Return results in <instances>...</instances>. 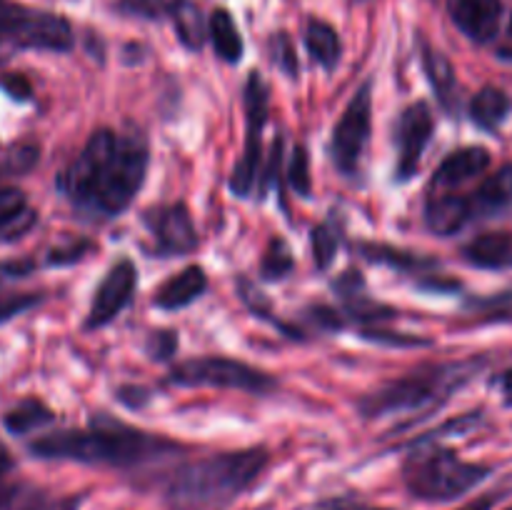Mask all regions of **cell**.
I'll return each instance as SVG.
<instances>
[{
  "mask_svg": "<svg viewBox=\"0 0 512 510\" xmlns=\"http://www.w3.org/2000/svg\"><path fill=\"white\" fill-rule=\"evenodd\" d=\"M208 33L213 40V48L220 60L225 63H240L243 58V35H240L238 25H235L233 15L225 8H215L208 20Z\"/></svg>",
  "mask_w": 512,
  "mask_h": 510,
  "instance_id": "27",
  "label": "cell"
},
{
  "mask_svg": "<svg viewBox=\"0 0 512 510\" xmlns=\"http://www.w3.org/2000/svg\"><path fill=\"white\" fill-rule=\"evenodd\" d=\"M245 103V148L243 158L235 163L230 175V190L238 198H248L255 188V180L260 178V158H263V128L268 120V85L258 70L248 75L243 90Z\"/></svg>",
  "mask_w": 512,
  "mask_h": 510,
  "instance_id": "8",
  "label": "cell"
},
{
  "mask_svg": "<svg viewBox=\"0 0 512 510\" xmlns=\"http://www.w3.org/2000/svg\"><path fill=\"white\" fill-rule=\"evenodd\" d=\"M333 510H388V508H370V505H360V503H335Z\"/></svg>",
  "mask_w": 512,
  "mask_h": 510,
  "instance_id": "46",
  "label": "cell"
},
{
  "mask_svg": "<svg viewBox=\"0 0 512 510\" xmlns=\"http://www.w3.org/2000/svg\"><path fill=\"white\" fill-rule=\"evenodd\" d=\"M310 245H313V258L320 270H328L333 265L335 255L340 248V230L335 223L315 225L310 233Z\"/></svg>",
  "mask_w": 512,
  "mask_h": 510,
  "instance_id": "32",
  "label": "cell"
},
{
  "mask_svg": "<svg viewBox=\"0 0 512 510\" xmlns=\"http://www.w3.org/2000/svg\"><path fill=\"white\" fill-rule=\"evenodd\" d=\"M55 420V413L50 405H45L43 400L28 395V398L18 400L15 405H10L3 413V428L8 430L15 438H25V435L35 433V430L45 428Z\"/></svg>",
  "mask_w": 512,
  "mask_h": 510,
  "instance_id": "25",
  "label": "cell"
},
{
  "mask_svg": "<svg viewBox=\"0 0 512 510\" xmlns=\"http://www.w3.org/2000/svg\"><path fill=\"white\" fill-rule=\"evenodd\" d=\"M305 48H308L310 58L325 70H333L343 58V40H340L338 30L330 23L320 18H310L308 28H305Z\"/></svg>",
  "mask_w": 512,
  "mask_h": 510,
  "instance_id": "26",
  "label": "cell"
},
{
  "mask_svg": "<svg viewBox=\"0 0 512 510\" xmlns=\"http://www.w3.org/2000/svg\"><path fill=\"white\" fill-rule=\"evenodd\" d=\"M83 495H53L30 483L0 478V510H78Z\"/></svg>",
  "mask_w": 512,
  "mask_h": 510,
  "instance_id": "16",
  "label": "cell"
},
{
  "mask_svg": "<svg viewBox=\"0 0 512 510\" xmlns=\"http://www.w3.org/2000/svg\"><path fill=\"white\" fill-rule=\"evenodd\" d=\"M0 90L8 93L13 100H18V103H28V100L33 98V85H30V80L20 73L0 75Z\"/></svg>",
  "mask_w": 512,
  "mask_h": 510,
  "instance_id": "41",
  "label": "cell"
},
{
  "mask_svg": "<svg viewBox=\"0 0 512 510\" xmlns=\"http://www.w3.org/2000/svg\"><path fill=\"white\" fill-rule=\"evenodd\" d=\"M178 445L168 438L133 428L110 415H98L88 428H65L30 440L28 453L40 460H73L85 465L133 468L148 460L175 453Z\"/></svg>",
  "mask_w": 512,
  "mask_h": 510,
  "instance_id": "2",
  "label": "cell"
},
{
  "mask_svg": "<svg viewBox=\"0 0 512 510\" xmlns=\"http://www.w3.org/2000/svg\"><path fill=\"white\" fill-rule=\"evenodd\" d=\"M420 60H423V70L428 75V83L433 85L435 95H438L440 105L448 113L458 108V78H455L453 63L443 50L433 48L425 38H420Z\"/></svg>",
  "mask_w": 512,
  "mask_h": 510,
  "instance_id": "21",
  "label": "cell"
},
{
  "mask_svg": "<svg viewBox=\"0 0 512 510\" xmlns=\"http://www.w3.org/2000/svg\"><path fill=\"white\" fill-rule=\"evenodd\" d=\"M0 35L5 43L20 50H48V53H70L75 45L73 25L68 18L48 10H35L28 5L5 0L0 5Z\"/></svg>",
  "mask_w": 512,
  "mask_h": 510,
  "instance_id": "6",
  "label": "cell"
},
{
  "mask_svg": "<svg viewBox=\"0 0 512 510\" xmlns=\"http://www.w3.org/2000/svg\"><path fill=\"white\" fill-rule=\"evenodd\" d=\"M435 118L428 103H413L400 113L398 130H395V143H398V165H395V178L400 183L413 178L423 163V153L433 138Z\"/></svg>",
  "mask_w": 512,
  "mask_h": 510,
  "instance_id": "10",
  "label": "cell"
},
{
  "mask_svg": "<svg viewBox=\"0 0 512 510\" xmlns=\"http://www.w3.org/2000/svg\"><path fill=\"white\" fill-rule=\"evenodd\" d=\"M365 340L378 345H390V348H428L433 345L430 338H420V335H410V333H395V330H385V328H363L360 330Z\"/></svg>",
  "mask_w": 512,
  "mask_h": 510,
  "instance_id": "34",
  "label": "cell"
},
{
  "mask_svg": "<svg viewBox=\"0 0 512 510\" xmlns=\"http://www.w3.org/2000/svg\"><path fill=\"white\" fill-rule=\"evenodd\" d=\"M512 203V163L503 165L495 170L493 175L478 185L473 195H470V205H473L475 218H490V215L500 213Z\"/></svg>",
  "mask_w": 512,
  "mask_h": 510,
  "instance_id": "22",
  "label": "cell"
},
{
  "mask_svg": "<svg viewBox=\"0 0 512 510\" xmlns=\"http://www.w3.org/2000/svg\"><path fill=\"white\" fill-rule=\"evenodd\" d=\"M168 18L173 20L175 35L188 50H200L210 38L208 23L195 0H170Z\"/></svg>",
  "mask_w": 512,
  "mask_h": 510,
  "instance_id": "24",
  "label": "cell"
},
{
  "mask_svg": "<svg viewBox=\"0 0 512 510\" xmlns=\"http://www.w3.org/2000/svg\"><path fill=\"white\" fill-rule=\"evenodd\" d=\"M510 35H512V18H510Z\"/></svg>",
  "mask_w": 512,
  "mask_h": 510,
  "instance_id": "48",
  "label": "cell"
},
{
  "mask_svg": "<svg viewBox=\"0 0 512 510\" xmlns=\"http://www.w3.org/2000/svg\"><path fill=\"white\" fill-rule=\"evenodd\" d=\"M288 180H290V188H293L300 198H308L310 190H313V183H310L308 153H305L303 145L295 148L293 160H290V168H288Z\"/></svg>",
  "mask_w": 512,
  "mask_h": 510,
  "instance_id": "38",
  "label": "cell"
},
{
  "mask_svg": "<svg viewBox=\"0 0 512 510\" xmlns=\"http://www.w3.org/2000/svg\"><path fill=\"white\" fill-rule=\"evenodd\" d=\"M310 318L315 320V323L320 325V328L325 330H340L343 328V318H340L338 310L328 308V305H313L310 308Z\"/></svg>",
  "mask_w": 512,
  "mask_h": 510,
  "instance_id": "42",
  "label": "cell"
},
{
  "mask_svg": "<svg viewBox=\"0 0 512 510\" xmlns=\"http://www.w3.org/2000/svg\"><path fill=\"white\" fill-rule=\"evenodd\" d=\"M295 268V258H293V250L290 245L285 243L283 238H270L268 248H265L263 260H260V275L265 280H283L293 273Z\"/></svg>",
  "mask_w": 512,
  "mask_h": 510,
  "instance_id": "31",
  "label": "cell"
},
{
  "mask_svg": "<svg viewBox=\"0 0 512 510\" xmlns=\"http://www.w3.org/2000/svg\"><path fill=\"white\" fill-rule=\"evenodd\" d=\"M148 173V145L143 135L118 138L110 128L95 130L78 158L60 173L58 188L75 210L93 218L120 215Z\"/></svg>",
  "mask_w": 512,
  "mask_h": 510,
  "instance_id": "1",
  "label": "cell"
},
{
  "mask_svg": "<svg viewBox=\"0 0 512 510\" xmlns=\"http://www.w3.org/2000/svg\"><path fill=\"white\" fill-rule=\"evenodd\" d=\"M5 3V0H0V5H3Z\"/></svg>",
  "mask_w": 512,
  "mask_h": 510,
  "instance_id": "50",
  "label": "cell"
},
{
  "mask_svg": "<svg viewBox=\"0 0 512 510\" xmlns=\"http://www.w3.org/2000/svg\"><path fill=\"white\" fill-rule=\"evenodd\" d=\"M510 110L508 95L503 93L495 85H485L483 90H478V95L470 103V115H473L475 123L485 130H495L505 123Z\"/></svg>",
  "mask_w": 512,
  "mask_h": 510,
  "instance_id": "29",
  "label": "cell"
},
{
  "mask_svg": "<svg viewBox=\"0 0 512 510\" xmlns=\"http://www.w3.org/2000/svg\"><path fill=\"white\" fill-rule=\"evenodd\" d=\"M455 28L468 40L488 45L503 25V0H445Z\"/></svg>",
  "mask_w": 512,
  "mask_h": 510,
  "instance_id": "13",
  "label": "cell"
},
{
  "mask_svg": "<svg viewBox=\"0 0 512 510\" xmlns=\"http://www.w3.org/2000/svg\"><path fill=\"white\" fill-rule=\"evenodd\" d=\"M468 310L480 315L483 323H512V290L470 300Z\"/></svg>",
  "mask_w": 512,
  "mask_h": 510,
  "instance_id": "33",
  "label": "cell"
},
{
  "mask_svg": "<svg viewBox=\"0 0 512 510\" xmlns=\"http://www.w3.org/2000/svg\"><path fill=\"white\" fill-rule=\"evenodd\" d=\"M13 470H15L13 453H10L8 445L0 440V478H8V473H13Z\"/></svg>",
  "mask_w": 512,
  "mask_h": 510,
  "instance_id": "43",
  "label": "cell"
},
{
  "mask_svg": "<svg viewBox=\"0 0 512 510\" xmlns=\"http://www.w3.org/2000/svg\"><path fill=\"white\" fill-rule=\"evenodd\" d=\"M118 13L140 20H160L168 15L170 0H118Z\"/></svg>",
  "mask_w": 512,
  "mask_h": 510,
  "instance_id": "37",
  "label": "cell"
},
{
  "mask_svg": "<svg viewBox=\"0 0 512 510\" xmlns=\"http://www.w3.org/2000/svg\"><path fill=\"white\" fill-rule=\"evenodd\" d=\"M335 293L340 295L345 305V313L353 320H360L365 328H373L375 323H383V320H393L395 310L388 308L383 303H375L373 298L365 290V278L358 270H345L338 280H335Z\"/></svg>",
  "mask_w": 512,
  "mask_h": 510,
  "instance_id": "14",
  "label": "cell"
},
{
  "mask_svg": "<svg viewBox=\"0 0 512 510\" xmlns=\"http://www.w3.org/2000/svg\"><path fill=\"white\" fill-rule=\"evenodd\" d=\"M490 475L488 465L468 463L443 445L418 448L405 458L403 480L410 495L428 503H448L470 493Z\"/></svg>",
  "mask_w": 512,
  "mask_h": 510,
  "instance_id": "5",
  "label": "cell"
},
{
  "mask_svg": "<svg viewBox=\"0 0 512 510\" xmlns=\"http://www.w3.org/2000/svg\"><path fill=\"white\" fill-rule=\"evenodd\" d=\"M33 270L35 263H30V260H0V325L43 303V293L13 288V283L28 278Z\"/></svg>",
  "mask_w": 512,
  "mask_h": 510,
  "instance_id": "17",
  "label": "cell"
},
{
  "mask_svg": "<svg viewBox=\"0 0 512 510\" xmlns=\"http://www.w3.org/2000/svg\"><path fill=\"white\" fill-rule=\"evenodd\" d=\"M270 55H273V63L278 65L288 78H298L300 63L298 55H295V45L288 33H275L273 38H270Z\"/></svg>",
  "mask_w": 512,
  "mask_h": 510,
  "instance_id": "35",
  "label": "cell"
},
{
  "mask_svg": "<svg viewBox=\"0 0 512 510\" xmlns=\"http://www.w3.org/2000/svg\"><path fill=\"white\" fill-rule=\"evenodd\" d=\"M370 125H373V95H370V83H365L353 95L333 130V160L340 173L348 178L358 173L363 163Z\"/></svg>",
  "mask_w": 512,
  "mask_h": 510,
  "instance_id": "9",
  "label": "cell"
},
{
  "mask_svg": "<svg viewBox=\"0 0 512 510\" xmlns=\"http://www.w3.org/2000/svg\"><path fill=\"white\" fill-rule=\"evenodd\" d=\"M145 350L153 360H168L178 350V335L173 330H155V333H150Z\"/></svg>",
  "mask_w": 512,
  "mask_h": 510,
  "instance_id": "40",
  "label": "cell"
},
{
  "mask_svg": "<svg viewBox=\"0 0 512 510\" xmlns=\"http://www.w3.org/2000/svg\"><path fill=\"white\" fill-rule=\"evenodd\" d=\"M500 390H503V395H505V403L512 405V368L508 370V373L500 375Z\"/></svg>",
  "mask_w": 512,
  "mask_h": 510,
  "instance_id": "45",
  "label": "cell"
},
{
  "mask_svg": "<svg viewBox=\"0 0 512 510\" xmlns=\"http://www.w3.org/2000/svg\"><path fill=\"white\" fill-rule=\"evenodd\" d=\"M150 235L155 238L160 255H188L198 248L200 238L195 230L190 210L183 203L155 205L148 208L143 215Z\"/></svg>",
  "mask_w": 512,
  "mask_h": 510,
  "instance_id": "11",
  "label": "cell"
},
{
  "mask_svg": "<svg viewBox=\"0 0 512 510\" xmlns=\"http://www.w3.org/2000/svg\"><path fill=\"white\" fill-rule=\"evenodd\" d=\"M493 505H495L493 495H485V498H478V500H473V503L463 505L460 510H493Z\"/></svg>",
  "mask_w": 512,
  "mask_h": 510,
  "instance_id": "44",
  "label": "cell"
},
{
  "mask_svg": "<svg viewBox=\"0 0 512 510\" xmlns=\"http://www.w3.org/2000/svg\"><path fill=\"white\" fill-rule=\"evenodd\" d=\"M38 160L40 148L35 143H28V140H25V143H18L10 148V155L8 160H5L3 168L8 175H28L30 170L38 165Z\"/></svg>",
  "mask_w": 512,
  "mask_h": 510,
  "instance_id": "36",
  "label": "cell"
},
{
  "mask_svg": "<svg viewBox=\"0 0 512 510\" xmlns=\"http://www.w3.org/2000/svg\"><path fill=\"white\" fill-rule=\"evenodd\" d=\"M268 460L265 448L200 458L175 470L165 488V500L173 510H223L263 475Z\"/></svg>",
  "mask_w": 512,
  "mask_h": 510,
  "instance_id": "3",
  "label": "cell"
},
{
  "mask_svg": "<svg viewBox=\"0 0 512 510\" xmlns=\"http://www.w3.org/2000/svg\"><path fill=\"white\" fill-rule=\"evenodd\" d=\"M38 225V213L15 185H0V243H15Z\"/></svg>",
  "mask_w": 512,
  "mask_h": 510,
  "instance_id": "19",
  "label": "cell"
},
{
  "mask_svg": "<svg viewBox=\"0 0 512 510\" xmlns=\"http://www.w3.org/2000/svg\"><path fill=\"white\" fill-rule=\"evenodd\" d=\"M463 258L475 268L505 270L512 268V235L483 233L463 248Z\"/></svg>",
  "mask_w": 512,
  "mask_h": 510,
  "instance_id": "23",
  "label": "cell"
},
{
  "mask_svg": "<svg viewBox=\"0 0 512 510\" xmlns=\"http://www.w3.org/2000/svg\"><path fill=\"white\" fill-rule=\"evenodd\" d=\"M5 175H8V173H5V168H0V178H5Z\"/></svg>",
  "mask_w": 512,
  "mask_h": 510,
  "instance_id": "47",
  "label": "cell"
},
{
  "mask_svg": "<svg viewBox=\"0 0 512 510\" xmlns=\"http://www.w3.org/2000/svg\"><path fill=\"white\" fill-rule=\"evenodd\" d=\"M360 258L370 260V263H380V265H388V268L395 270H425V268H435V260L428 258V255H420V253H410V250L403 248H395V245L388 243H358L355 245Z\"/></svg>",
  "mask_w": 512,
  "mask_h": 510,
  "instance_id": "28",
  "label": "cell"
},
{
  "mask_svg": "<svg viewBox=\"0 0 512 510\" xmlns=\"http://www.w3.org/2000/svg\"><path fill=\"white\" fill-rule=\"evenodd\" d=\"M208 288V275L200 265H188L173 278L165 280L158 290H155V305L163 310H180L188 308L190 303L200 298Z\"/></svg>",
  "mask_w": 512,
  "mask_h": 510,
  "instance_id": "20",
  "label": "cell"
},
{
  "mask_svg": "<svg viewBox=\"0 0 512 510\" xmlns=\"http://www.w3.org/2000/svg\"><path fill=\"white\" fill-rule=\"evenodd\" d=\"M0 43H5V38H3V35H0Z\"/></svg>",
  "mask_w": 512,
  "mask_h": 510,
  "instance_id": "49",
  "label": "cell"
},
{
  "mask_svg": "<svg viewBox=\"0 0 512 510\" xmlns=\"http://www.w3.org/2000/svg\"><path fill=\"white\" fill-rule=\"evenodd\" d=\"M480 365H483L480 360H465V363L430 365V368L415 370V373L393 380V383L365 395L358 408L363 418H383V415L393 413L400 415L433 410L435 405L448 400V395L455 388L468 383L478 373Z\"/></svg>",
  "mask_w": 512,
  "mask_h": 510,
  "instance_id": "4",
  "label": "cell"
},
{
  "mask_svg": "<svg viewBox=\"0 0 512 510\" xmlns=\"http://www.w3.org/2000/svg\"><path fill=\"white\" fill-rule=\"evenodd\" d=\"M490 168V153L480 145H470V148H460L450 153L443 163L438 165L433 175V185L430 190H453L465 185L468 180L478 178Z\"/></svg>",
  "mask_w": 512,
  "mask_h": 510,
  "instance_id": "18",
  "label": "cell"
},
{
  "mask_svg": "<svg viewBox=\"0 0 512 510\" xmlns=\"http://www.w3.org/2000/svg\"><path fill=\"white\" fill-rule=\"evenodd\" d=\"M235 288H238V295H240V300H243V305L250 310V313L255 315V318L268 320V323H273L275 328H280V330H283V333H288L290 338H300V335H295L293 328H288V325L280 323V320L275 318V315H273V303H270L268 295H265L263 290L258 288V285L250 283V280L245 278V275H240V278L235 280Z\"/></svg>",
  "mask_w": 512,
  "mask_h": 510,
  "instance_id": "30",
  "label": "cell"
},
{
  "mask_svg": "<svg viewBox=\"0 0 512 510\" xmlns=\"http://www.w3.org/2000/svg\"><path fill=\"white\" fill-rule=\"evenodd\" d=\"M170 383L185 388H230L253 395H268L278 388L273 375L233 358L183 360L170 370Z\"/></svg>",
  "mask_w": 512,
  "mask_h": 510,
  "instance_id": "7",
  "label": "cell"
},
{
  "mask_svg": "<svg viewBox=\"0 0 512 510\" xmlns=\"http://www.w3.org/2000/svg\"><path fill=\"white\" fill-rule=\"evenodd\" d=\"M135 285H138V270H135L133 260H118V263L105 273L103 283L95 290L93 303H90L88 310V320H85V328L95 330L113 323V320L123 313L125 305L133 300Z\"/></svg>",
  "mask_w": 512,
  "mask_h": 510,
  "instance_id": "12",
  "label": "cell"
},
{
  "mask_svg": "<svg viewBox=\"0 0 512 510\" xmlns=\"http://www.w3.org/2000/svg\"><path fill=\"white\" fill-rule=\"evenodd\" d=\"M88 250H90L88 240H73V243L55 245V248H50L48 255H45V265H50V268L73 265V263H78V260H83Z\"/></svg>",
  "mask_w": 512,
  "mask_h": 510,
  "instance_id": "39",
  "label": "cell"
},
{
  "mask_svg": "<svg viewBox=\"0 0 512 510\" xmlns=\"http://www.w3.org/2000/svg\"><path fill=\"white\" fill-rule=\"evenodd\" d=\"M473 205L465 195H455L450 190H430L428 205H425V225L430 233L440 235V238H450V235L460 233L465 225L473 220Z\"/></svg>",
  "mask_w": 512,
  "mask_h": 510,
  "instance_id": "15",
  "label": "cell"
}]
</instances>
